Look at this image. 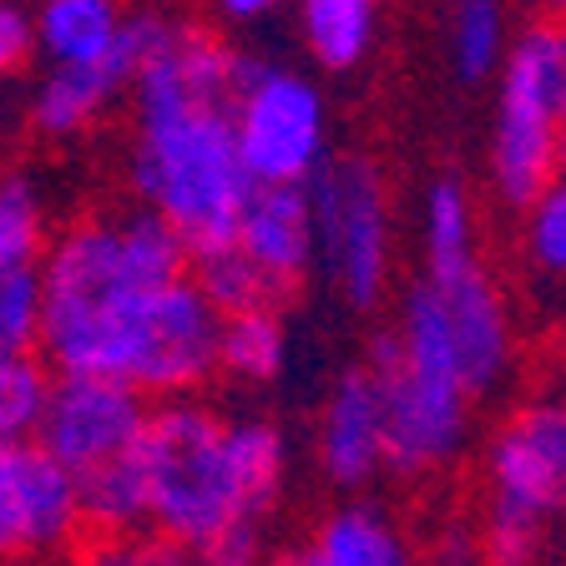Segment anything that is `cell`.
<instances>
[{
	"label": "cell",
	"instance_id": "1",
	"mask_svg": "<svg viewBox=\"0 0 566 566\" xmlns=\"http://www.w3.org/2000/svg\"><path fill=\"white\" fill-rule=\"evenodd\" d=\"M238 61L223 35L177 21L132 82V192L188 243L192 259L233 248L238 212L253 192L228 122Z\"/></svg>",
	"mask_w": 566,
	"mask_h": 566
},
{
	"label": "cell",
	"instance_id": "2",
	"mask_svg": "<svg viewBox=\"0 0 566 566\" xmlns=\"http://www.w3.org/2000/svg\"><path fill=\"white\" fill-rule=\"evenodd\" d=\"M369 379L385 405V465L395 475L440 471L460 455L471 436V385L455 365L446 314L424 283H410L400 298V324L375 334Z\"/></svg>",
	"mask_w": 566,
	"mask_h": 566
},
{
	"label": "cell",
	"instance_id": "3",
	"mask_svg": "<svg viewBox=\"0 0 566 566\" xmlns=\"http://www.w3.org/2000/svg\"><path fill=\"white\" fill-rule=\"evenodd\" d=\"M41 279V344L56 375L117 379L122 339L142 294H153L122 253L117 218H76L51 243Z\"/></svg>",
	"mask_w": 566,
	"mask_h": 566
},
{
	"label": "cell",
	"instance_id": "4",
	"mask_svg": "<svg viewBox=\"0 0 566 566\" xmlns=\"http://www.w3.org/2000/svg\"><path fill=\"white\" fill-rule=\"evenodd\" d=\"M223 415L202 400H172L147 410L132 465L142 475L147 526L188 556L208 552L233 526H269V516L248 511L223 450Z\"/></svg>",
	"mask_w": 566,
	"mask_h": 566
},
{
	"label": "cell",
	"instance_id": "5",
	"mask_svg": "<svg viewBox=\"0 0 566 566\" xmlns=\"http://www.w3.org/2000/svg\"><path fill=\"white\" fill-rule=\"evenodd\" d=\"M566 122V21H536L511 35L495 76L491 182L511 208H526L556 182V137Z\"/></svg>",
	"mask_w": 566,
	"mask_h": 566
},
{
	"label": "cell",
	"instance_id": "6",
	"mask_svg": "<svg viewBox=\"0 0 566 566\" xmlns=\"http://www.w3.org/2000/svg\"><path fill=\"white\" fill-rule=\"evenodd\" d=\"M308 208H314V263H324L349 308H375L395 269V218L379 163L365 153H334L308 177Z\"/></svg>",
	"mask_w": 566,
	"mask_h": 566
},
{
	"label": "cell",
	"instance_id": "7",
	"mask_svg": "<svg viewBox=\"0 0 566 566\" xmlns=\"http://www.w3.org/2000/svg\"><path fill=\"white\" fill-rule=\"evenodd\" d=\"M233 142L253 188H308L329 163V112L314 76L279 61H238L233 86Z\"/></svg>",
	"mask_w": 566,
	"mask_h": 566
},
{
	"label": "cell",
	"instance_id": "8",
	"mask_svg": "<svg viewBox=\"0 0 566 566\" xmlns=\"http://www.w3.org/2000/svg\"><path fill=\"white\" fill-rule=\"evenodd\" d=\"M218 329H223V318L212 314V304L198 294L192 279L153 289V294H142L127 324L117 379L137 389L142 400L147 395L188 400L218 369Z\"/></svg>",
	"mask_w": 566,
	"mask_h": 566
},
{
	"label": "cell",
	"instance_id": "9",
	"mask_svg": "<svg viewBox=\"0 0 566 566\" xmlns=\"http://www.w3.org/2000/svg\"><path fill=\"white\" fill-rule=\"evenodd\" d=\"M142 424H147V400L132 385L56 375L46 395V415L35 424V446L46 450L71 481H82V475H96L127 460Z\"/></svg>",
	"mask_w": 566,
	"mask_h": 566
},
{
	"label": "cell",
	"instance_id": "10",
	"mask_svg": "<svg viewBox=\"0 0 566 566\" xmlns=\"http://www.w3.org/2000/svg\"><path fill=\"white\" fill-rule=\"evenodd\" d=\"M485 506L552 526L566 516V400H531L485 446Z\"/></svg>",
	"mask_w": 566,
	"mask_h": 566
},
{
	"label": "cell",
	"instance_id": "11",
	"mask_svg": "<svg viewBox=\"0 0 566 566\" xmlns=\"http://www.w3.org/2000/svg\"><path fill=\"white\" fill-rule=\"evenodd\" d=\"M172 25L177 21L167 11H132V15H122L117 46L106 51L96 66H51L31 92L35 132H46V137H76V132H86L122 92H132L142 61L163 46Z\"/></svg>",
	"mask_w": 566,
	"mask_h": 566
},
{
	"label": "cell",
	"instance_id": "12",
	"mask_svg": "<svg viewBox=\"0 0 566 566\" xmlns=\"http://www.w3.org/2000/svg\"><path fill=\"white\" fill-rule=\"evenodd\" d=\"M76 531H82L76 481L35 440L0 446V562L61 552Z\"/></svg>",
	"mask_w": 566,
	"mask_h": 566
},
{
	"label": "cell",
	"instance_id": "13",
	"mask_svg": "<svg viewBox=\"0 0 566 566\" xmlns=\"http://www.w3.org/2000/svg\"><path fill=\"white\" fill-rule=\"evenodd\" d=\"M424 289L436 294L446 314L450 344H455V365L471 385V395H491L511 375V354H516V329H511L506 294L481 269V259L460 263L450 273H424Z\"/></svg>",
	"mask_w": 566,
	"mask_h": 566
},
{
	"label": "cell",
	"instance_id": "14",
	"mask_svg": "<svg viewBox=\"0 0 566 566\" xmlns=\"http://www.w3.org/2000/svg\"><path fill=\"white\" fill-rule=\"evenodd\" d=\"M318 471L339 491H359L385 471V405H379V385L369 369H344L334 379L329 400L318 410Z\"/></svg>",
	"mask_w": 566,
	"mask_h": 566
},
{
	"label": "cell",
	"instance_id": "15",
	"mask_svg": "<svg viewBox=\"0 0 566 566\" xmlns=\"http://www.w3.org/2000/svg\"><path fill=\"white\" fill-rule=\"evenodd\" d=\"M233 248L279 294H294L314 269V208L308 188H253L238 212Z\"/></svg>",
	"mask_w": 566,
	"mask_h": 566
},
{
	"label": "cell",
	"instance_id": "16",
	"mask_svg": "<svg viewBox=\"0 0 566 566\" xmlns=\"http://www.w3.org/2000/svg\"><path fill=\"white\" fill-rule=\"evenodd\" d=\"M294 566H415V552L385 506L349 501L318 521Z\"/></svg>",
	"mask_w": 566,
	"mask_h": 566
},
{
	"label": "cell",
	"instance_id": "17",
	"mask_svg": "<svg viewBox=\"0 0 566 566\" xmlns=\"http://www.w3.org/2000/svg\"><path fill=\"white\" fill-rule=\"evenodd\" d=\"M122 6L112 0H46L31 11L35 51L46 66H96L106 51L117 46Z\"/></svg>",
	"mask_w": 566,
	"mask_h": 566
},
{
	"label": "cell",
	"instance_id": "18",
	"mask_svg": "<svg viewBox=\"0 0 566 566\" xmlns=\"http://www.w3.org/2000/svg\"><path fill=\"white\" fill-rule=\"evenodd\" d=\"M298 35L324 71H349L375 51L379 6L375 0H304L298 6Z\"/></svg>",
	"mask_w": 566,
	"mask_h": 566
},
{
	"label": "cell",
	"instance_id": "19",
	"mask_svg": "<svg viewBox=\"0 0 566 566\" xmlns=\"http://www.w3.org/2000/svg\"><path fill=\"white\" fill-rule=\"evenodd\" d=\"M511 51V11L495 0H460L446 11V61L465 86L501 76Z\"/></svg>",
	"mask_w": 566,
	"mask_h": 566
},
{
	"label": "cell",
	"instance_id": "20",
	"mask_svg": "<svg viewBox=\"0 0 566 566\" xmlns=\"http://www.w3.org/2000/svg\"><path fill=\"white\" fill-rule=\"evenodd\" d=\"M223 450H228V471H233L248 511L273 516V501H279L283 475H289V440H283V430L273 420H259V415L228 420Z\"/></svg>",
	"mask_w": 566,
	"mask_h": 566
},
{
	"label": "cell",
	"instance_id": "21",
	"mask_svg": "<svg viewBox=\"0 0 566 566\" xmlns=\"http://www.w3.org/2000/svg\"><path fill=\"white\" fill-rule=\"evenodd\" d=\"M289 365V329H283L279 308H253L233 314L218 329V369L243 385H269Z\"/></svg>",
	"mask_w": 566,
	"mask_h": 566
},
{
	"label": "cell",
	"instance_id": "22",
	"mask_svg": "<svg viewBox=\"0 0 566 566\" xmlns=\"http://www.w3.org/2000/svg\"><path fill=\"white\" fill-rule=\"evenodd\" d=\"M424 273H450L475 259V208L460 177H436L420 212Z\"/></svg>",
	"mask_w": 566,
	"mask_h": 566
},
{
	"label": "cell",
	"instance_id": "23",
	"mask_svg": "<svg viewBox=\"0 0 566 566\" xmlns=\"http://www.w3.org/2000/svg\"><path fill=\"white\" fill-rule=\"evenodd\" d=\"M46 253V202L31 177H0V279L31 273Z\"/></svg>",
	"mask_w": 566,
	"mask_h": 566
},
{
	"label": "cell",
	"instance_id": "24",
	"mask_svg": "<svg viewBox=\"0 0 566 566\" xmlns=\"http://www.w3.org/2000/svg\"><path fill=\"white\" fill-rule=\"evenodd\" d=\"M192 263H198V273H188V279L198 283V294L208 298L218 318L253 314V308H279L283 294L238 248H223V253H208V259H192Z\"/></svg>",
	"mask_w": 566,
	"mask_h": 566
},
{
	"label": "cell",
	"instance_id": "25",
	"mask_svg": "<svg viewBox=\"0 0 566 566\" xmlns=\"http://www.w3.org/2000/svg\"><path fill=\"white\" fill-rule=\"evenodd\" d=\"M76 501H82V521L112 531V536H137V526H147L142 475H137V465H132V455L96 475H82V481H76Z\"/></svg>",
	"mask_w": 566,
	"mask_h": 566
},
{
	"label": "cell",
	"instance_id": "26",
	"mask_svg": "<svg viewBox=\"0 0 566 566\" xmlns=\"http://www.w3.org/2000/svg\"><path fill=\"white\" fill-rule=\"evenodd\" d=\"M51 375L35 354H0V446L35 440V424L46 415Z\"/></svg>",
	"mask_w": 566,
	"mask_h": 566
},
{
	"label": "cell",
	"instance_id": "27",
	"mask_svg": "<svg viewBox=\"0 0 566 566\" xmlns=\"http://www.w3.org/2000/svg\"><path fill=\"white\" fill-rule=\"evenodd\" d=\"M526 223H521V243H526L531 269L566 279V182L556 177L546 192L526 202Z\"/></svg>",
	"mask_w": 566,
	"mask_h": 566
},
{
	"label": "cell",
	"instance_id": "28",
	"mask_svg": "<svg viewBox=\"0 0 566 566\" xmlns=\"http://www.w3.org/2000/svg\"><path fill=\"white\" fill-rule=\"evenodd\" d=\"M546 536H552V526H542V521L521 516V511L485 506L475 542H481V556H491V566H531L546 552Z\"/></svg>",
	"mask_w": 566,
	"mask_h": 566
},
{
	"label": "cell",
	"instance_id": "29",
	"mask_svg": "<svg viewBox=\"0 0 566 566\" xmlns=\"http://www.w3.org/2000/svg\"><path fill=\"white\" fill-rule=\"evenodd\" d=\"M41 344V279L11 273L0 279V354H35Z\"/></svg>",
	"mask_w": 566,
	"mask_h": 566
},
{
	"label": "cell",
	"instance_id": "30",
	"mask_svg": "<svg viewBox=\"0 0 566 566\" xmlns=\"http://www.w3.org/2000/svg\"><path fill=\"white\" fill-rule=\"evenodd\" d=\"M82 566H192V556L163 536H112Z\"/></svg>",
	"mask_w": 566,
	"mask_h": 566
},
{
	"label": "cell",
	"instance_id": "31",
	"mask_svg": "<svg viewBox=\"0 0 566 566\" xmlns=\"http://www.w3.org/2000/svg\"><path fill=\"white\" fill-rule=\"evenodd\" d=\"M35 56V35H31V6L0 0V76H15L25 61Z\"/></svg>",
	"mask_w": 566,
	"mask_h": 566
},
{
	"label": "cell",
	"instance_id": "32",
	"mask_svg": "<svg viewBox=\"0 0 566 566\" xmlns=\"http://www.w3.org/2000/svg\"><path fill=\"white\" fill-rule=\"evenodd\" d=\"M475 556H481V542H475V531H471V526H450L446 536H440L436 566H481Z\"/></svg>",
	"mask_w": 566,
	"mask_h": 566
},
{
	"label": "cell",
	"instance_id": "33",
	"mask_svg": "<svg viewBox=\"0 0 566 566\" xmlns=\"http://www.w3.org/2000/svg\"><path fill=\"white\" fill-rule=\"evenodd\" d=\"M218 15H223V21H233V25H259V21H269V15H273V0H223V6H218Z\"/></svg>",
	"mask_w": 566,
	"mask_h": 566
},
{
	"label": "cell",
	"instance_id": "34",
	"mask_svg": "<svg viewBox=\"0 0 566 566\" xmlns=\"http://www.w3.org/2000/svg\"><path fill=\"white\" fill-rule=\"evenodd\" d=\"M556 177L566 182V122H562V137H556Z\"/></svg>",
	"mask_w": 566,
	"mask_h": 566
}]
</instances>
